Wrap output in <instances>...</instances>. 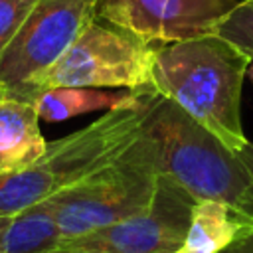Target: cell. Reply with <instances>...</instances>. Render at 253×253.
Wrapping results in <instances>:
<instances>
[{
  "mask_svg": "<svg viewBox=\"0 0 253 253\" xmlns=\"http://www.w3.org/2000/svg\"><path fill=\"white\" fill-rule=\"evenodd\" d=\"M251 59L215 34L158 43L150 81L229 148L239 150L249 138L241 125V89Z\"/></svg>",
  "mask_w": 253,
  "mask_h": 253,
  "instance_id": "obj_1",
  "label": "cell"
},
{
  "mask_svg": "<svg viewBox=\"0 0 253 253\" xmlns=\"http://www.w3.org/2000/svg\"><path fill=\"white\" fill-rule=\"evenodd\" d=\"M138 136L158 174L172 178L196 200L223 202L245 213L251 180L237 150L154 87L146 93Z\"/></svg>",
  "mask_w": 253,
  "mask_h": 253,
  "instance_id": "obj_2",
  "label": "cell"
},
{
  "mask_svg": "<svg viewBox=\"0 0 253 253\" xmlns=\"http://www.w3.org/2000/svg\"><path fill=\"white\" fill-rule=\"evenodd\" d=\"M136 101L107 111L91 125L47 142L45 152L30 166L0 174V215H14L73 186L113 162L138 134L146 93Z\"/></svg>",
  "mask_w": 253,
  "mask_h": 253,
  "instance_id": "obj_3",
  "label": "cell"
},
{
  "mask_svg": "<svg viewBox=\"0 0 253 253\" xmlns=\"http://www.w3.org/2000/svg\"><path fill=\"white\" fill-rule=\"evenodd\" d=\"M156 45L158 42L95 14L63 55L28 83L26 99L34 103L40 93L57 87L130 91L152 87L150 69Z\"/></svg>",
  "mask_w": 253,
  "mask_h": 253,
  "instance_id": "obj_4",
  "label": "cell"
},
{
  "mask_svg": "<svg viewBox=\"0 0 253 253\" xmlns=\"http://www.w3.org/2000/svg\"><path fill=\"white\" fill-rule=\"evenodd\" d=\"M156 180L158 172L136 134L113 162L45 202L65 241L113 225L144 210L154 196Z\"/></svg>",
  "mask_w": 253,
  "mask_h": 253,
  "instance_id": "obj_5",
  "label": "cell"
},
{
  "mask_svg": "<svg viewBox=\"0 0 253 253\" xmlns=\"http://www.w3.org/2000/svg\"><path fill=\"white\" fill-rule=\"evenodd\" d=\"M93 16L95 0H38L0 51L2 97L28 101V83L63 55Z\"/></svg>",
  "mask_w": 253,
  "mask_h": 253,
  "instance_id": "obj_6",
  "label": "cell"
},
{
  "mask_svg": "<svg viewBox=\"0 0 253 253\" xmlns=\"http://www.w3.org/2000/svg\"><path fill=\"white\" fill-rule=\"evenodd\" d=\"M196 202L172 178L158 174L154 196L144 210L113 225L65 239L59 247L87 253H172L184 245Z\"/></svg>",
  "mask_w": 253,
  "mask_h": 253,
  "instance_id": "obj_7",
  "label": "cell"
},
{
  "mask_svg": "<svg viewBox=\"0 0 253 253\" xmlns=\"http://www.w3.org/2000/svg\"><path fill=\"white\" fill-rule=\"evenodd\" d=\"M237 0H95V14L150 42H184L215 32Z\"/></svg>",
  "mask_w": 253,
  "mask_h": 253,
  "instance_id": "obj_8",
  "label": "cell"
},
{
  "mask_svg": "<svg viewBox=\"0 0 253 253\" xmlns=\"http://www.w3.org/2000/svg\"><path fill=\"white\" fill-rule=\"evenodd\" d=\"M47 148L34 103L0 99V174L30 166Z\"/></svg>",
  "mask_w": 253,
  "mask_h": 253,
  "instance_id": "obj_9",
  "label": "cell"
},
{
  "mask_svg": "<svg viewBox=\"0 0 253 253\" xmlns=\"http://www.w3.org/2000/svg\"><path fill=\"white\" fill-rule=\"evenodd\" d=\"M249 225H253V217L235 208L215 200H198L192 208L182 249L190 253H219Z\"/></svg>",
  "mask_w": 253,
  "mask_h": 253,
  "instance_id": "obj_10",
  "label": "cell"
},
{
  "mask_svg": "<svg viewBox=\"0 0 253 253\" xmlns=\"http://www.w3.org/2000/svg\"><path fill=\"white\" fill-rule=\"evenodd\" d=\"M140 89H99V87H57L40 93L34 101L40 121L59 123L101 109H117L136 101Z\"/></svg>",
  "mask_w": 253,
  "mask_h": 253,
  "instance_id": "obj_11",
  "label": "cell"
},
{
  "mask_svg": "<svg viewBox=\"0 0 253 253\" xmlns=\"http://www.w3.org/2000/svg\"><path fill=\"white\" fill-rule=\"evenodd\" d=\"M63 235L49 204L38 202L12 215L0 253H45L59 247Z\"/></svg>",
  "mask_w": 253,
  "mask_h": 253,
  "instance_id": "obj_12",
  "label": "cell"
},
{
  "mask_svg": "<svg viewBox=\"0 0 253 253\" xmlns=\"http://www.w3.org/2000/svg\"><path fill=\"white\" fill-rule=\"evenodd\" d=\"M213 34L253 61V0H237Z\"/></svg>",
  "mask_w": 253,
  "mask_h": 253,
  "instance_id": "obj_13",
  "label": "cell"
},
{
  "mask_svg": "<svg viewBox=\"0 0 253 253\" xmlns=\"http://www.w3.org/2000/svg\"><path fill=\"white\" fill-rule=\"evenodd\" d=\"M38 0H0V51L16 36Z\"/></svg>",
  "mask_w": 253,
  "mask_h": 253,
  "instance_id": "obj_14",
  "label": "cell"
},
{
  "mask_svg": "<svg viewBox=\"0 0 253 253\" xmlns=\"http://www.w3.org/2000/svg\"><path fill=\"white\" fill-rule=\"evenodd\" d=\"M241 162L245 164L247 172H249V190H247V204H245V215L253 217V142L247 140L239 150H237Z\"/></svg>",
  "mask_w": 253,
  "mask_h": 253,
  "instance_id": "obj_15",
  "label": "cell"
},
{
  "mask_svg": "<svg viewBox=\"0 0 253 253\" xmlns=\"http://www.w3.org/2000/svg\"><path fill=\"white\" fill-rule=\"evenodd\" d=\"M219 253H253V225H249L233 243Z\"/></svg>",
  "mask_w": 253,
  "mask_h": 253,
  "instance_id": "obj_16",
  "label": "cell"
},
{
  "mask_svg": "<svg viewBox=\"0 0 253 253\" xmlns=\"http://www.w3.org/2000/svg\"><path fill=\"white\" fill-rule=\"evenodd\" d=\"M10 219H12V215H0V245H2V237L6 233V227H8Z\"/></svg>",
  "mask_w": 253,
  "mask_h": 253,
  "instance_id": "obj_17",
  "label": "cell"
},
{
  "mask_svg": "<svg viewBox=\"0 0 253 253\" xmlns=\"http://www.w3.org/2000/svg\"><path fill=\"white\" fill-rule=\"evenodd\" d=\"M45 253H87V251H81V249H69V247H55V249L45 251Z\"/></svg>",
  "mask_w": 253,
  "mask_h": 253,
  "instance_id": "obj_18",
  "label": "cell"
},
{
  "mask_svg": "<svg viewBox=\"0 0 253 253\" xmlns=\"http://www.w3.org/2000/svg\"><path fill=\"white\" fill-rule=\"evenodd\" d=\"M247 77H249V81L253 83V61H251L249 67H247Z\"/></svg>",
  "mask_w": 253,
  "mask_h": 253,
  "instance_id": "obj_19",
  "label": "cell"
},
{
  "mask_svg": "<svg viewBox=\"0 0 253 253\" xmlns=\"http://www.w3.org/2000/svg\"><path fill=\"white\" fill-rule=\"evenodd\" d=\"M172 253H190V251H186V249L180 247V249H176V251H172Z\"/></svg>",
  "mask_w": 253,
  "mask_h": 253,
  "instance_id": "obj_20",
  "label": "cell"
},
{
  "mask_svg": "<svg viewBox=\"0 0 253 253\" xmlns=\"http://www.w3.org/2000/svg\"><path fill=\"white\" fill-rule=\"evenodd\" d=\"M0 99H2V93H0Z\"/></svg>",
  "mask_w": 253,
  "mask_h": 253,
  "instance_id": "obj_21",
  "label": "cell"
}]
</instances>
